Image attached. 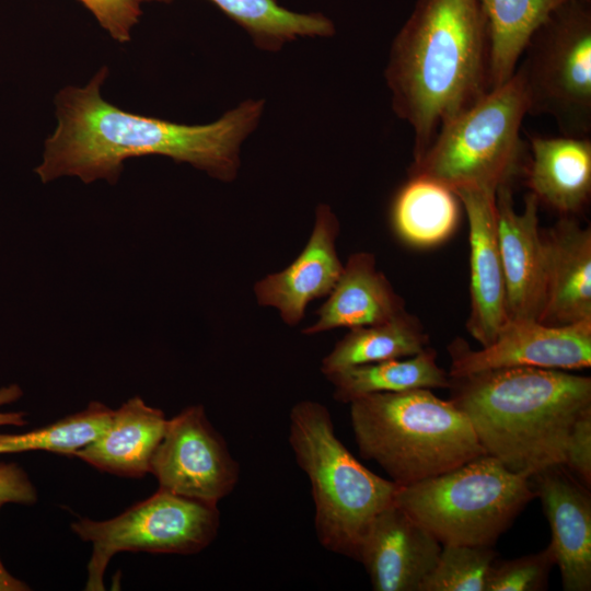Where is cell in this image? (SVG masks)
<instances>
[{
  "label": "cell",
  "mask_w": 591,
  "mask_h": 591,
  "mask_svg": "<svg viewBox=\"0 0 591 591\" xmlns=\"http://www.w3.org/2000/svg\"><path fill=\"white\" fill-rule=\"evenodd\" d=\"M338 232L339 223L331 208L318 206L312 234L300 255L283 270L255 285L258 303L276 308L288 325L298 324L308 303L327 296L343 271L335 247Z\"/></svg>",
  "instance_id": "16"
},
{
  "label": "cell",
  "mask_w": 591,
  "mask_h": 591,
  "mask_svg": "<svg viewBox=\"0 0 591 591\" xmlns=\"http://www.w3.org/2000/svg\"><path fill=\"white\" fill-rule=\"evenodd\" d=\"M448 389L485 454L530 478L564 465L569 432L591 409V378L564 370H487L451 378Z\"/></svg>",
  "instance_id": "3"
},
{
  "label": "cell",
  "mask_w": 591,
  "mask_h": 591,
  "mask_svg": "<svg viewBox=\"0 0 591 591\" xmlns=\"http://www.w3.org/2000/svg\"><path fill=\"white\" fill-rule=\"evenodd\" d=\"M555 557L549 546L535 554L495 561L486 591H542L547 589Z\"/></svg>",
  "instance_id": "28"
},
{
  "label": "cell",
  "mask_w": 591,
  "mask_h": 591,
  "mask_svg": "<svg viewBox=\"0 0 591 591\" xmlns=\"http://www.w3.org/2000/svg\"><path fill=\"white\" fill-rule=\"evenodd\" d=\"M171 2L173 0H137ZM233 22L243 27L255 45L278 50L302 36H331L334 23L322 13H299L281 7L277 0H209Z\"/></svg>",
  "instance_id": "25"
},
{
  "label": "cell",
  "mask_w": 591,
  "mask_h": 591,
  "mask_svg": "<svg viewBox=\"0 0 591 591\" xmlns=\"http://www.w3.org/2000/svg\"><path fill=\"white\" fill-rule=\"evenodd\" d=\"M106 74L103 67L85 86H67L56 95L58 124L35 169L43 183L77 176L84 183L114 184L124 161L142 155L186 162L225 182L235 177L240 146L257 126L263 101L242 102L210 124H177L106 102L101 95Z\"/></svg>",
  "instance_id": "1"
},
{
  "label": "cell",
  "mask_w": 591,
  "mask_h": 591,
  "mask_svg": "<svg viewBox=\"0 0 591 591\" xmlns=\"http://www.w3.org/2000/svg\"><path fill=\"white\" fill-rule=\"evenodd\" d=\"M112 414L104 404L91 402L85 409L49 426L19 434L0 433V454L43 450L74 456L104 432Z\"/></svg>",
  "instance_id": "26"
},
{
  "label": "cell",
  "mask_w": 591,
  "mask_h": 591,
  "mask_svg": "<svg viewBox=\"0 0 591 591\" xmlns=\"http://www.w3.org/2000/svg\"><path fill=\"white\" fill-rule=\"evenodd\" d=\"M166 422L161 409L135 396L113 410L104 432L78 450L74 456L103 472L142 477L150 473Z\"/></svg>",
  "instance_id": "20"
},
{
  "label": "cell",
  "mask_w": 591,
  "mask_h": 591,
  "mask_svg": "<svg viewBox=\"0 0 591 591\" xmlns=\"http://www.w3.org/2000/svg\"><path fill=\"white\" fill-rule=\"evenodd\" d=\"M541 233L545 285L538 322L563 326L591 320V228L560 217Z\"/></svg>",
  "instance_id": "17"
},
{
  "label": "cell",
  "mask_w": 591,
  "mask_h": 591,
  "mask_svg": "<svg viewBox=\"0 0 591 591\" xmlns=\"http://www.w3.org/2000/svg\"><path fill=\"white\" fill-rule=\"evenodd\" d=\"M528 114L548 115L560 135L591 134V0H565L530 37L515 68Z\"/></svg>",
  "instance_id": "8"
},
{
  "label": "cell",
  "mask_w": 591,
  "mask_h": 591,
  "mask_svg": "<svg viewBox=\"0 0 591 591\" xmlns=\"http://www.w3.org/2000/svg\"><path fill=\"white\" fill-rule=\"evenodd\" d=\"M429 346L421 322L406 310L384 323L351 328L322 360L324 375L354 366L413 357Z\"/></svg>",
  "instance_id": "23"
},
{
  "label": "cell",
  "mask_w": 591,
  "mask_h": 591,
  "mask_svg": "<svg viewBox=\"0 0 591 591\" xmlns=\"http://www.w3.org/2000/svg\"><path fill=\"white\" fill-rule=\"evenodd\" d=\"M442 545L394 502L371 522L359 559L374 591H419Z\"/></svg>",
  "instance_id": "14"
},
{
  "label": "cell",
  "mask_w": 591,
  "mask_h": 591,
  "mask_svg": "<svg viewBox=\"0 0 591 591\" xmlns=\"http://www.w3.org/2000/svg\"><path fill=\"white\" fill-rule=\"evenodd\" d=\"M288 441L311 484L321 545L358 561L371 522L394 502L398 485L374 474L350 453L321 403L301 401L293 405Z\"/></svg>",
  "instance_id": "5"
},
{
  "label": "cell",
  "mask_w": 591,
  "mask_h": 591,
  "mask_svg": "<svg viewBox=\"0 0 591 591\" xmlns=\"http://www.w3.org/2000/svg\"><path fill=\"white\" fill-rule=\"evenodd\" d=\"M349 405L360 455L376 462L398 486L485 454L465 414L429 389L372 393Z\"/></svg>",
  "instance_id": "4"
},
{
  "label": "cell",
  "mask_w": 591,
  "mask_h": 591,
  "mask_svg": "<svg viewBox=\"0 0 591 591\" xmlns=\"http://www.w3.org/2000/svg\"><path fill=\"white\" fill-rule=\"evenodd\" d=\"M523 172L529 193L560 217L579 213L591 196L590 137L528 135Z\"/></svg>",
  "instance_id": "18"
},
{
  "label": "cell",
  "mask_w": 591,
  "mask_h": 591,
  "mask_svg": "<svg viewBox=\"0 0 591 591\" xmlns=\"http://www.w3.org/2000/svg\"><path fill=\"white\" fill-rule=\"evenodd\" d=\"M548 521L551 547L565 591L591 590V497L565 466L533 476Z\"/></svg>",
  "instance_id": "15"
},
{
  "label": "cell",
  "mask_w": 591,
  "mask_h": 591,
  "mask_svg": "<svg viewBox=\"0 0 591 591\" xmlns=\"http://www.w3.org/2000/svg\"><path fill=\"white\" fill-rule=\"evenodd\" d=\"M22 395L21 389L13 384L0 389V406L4 404L12 403L16 401ZM25 413L23 412H13V413H0V426H24L27 421L25 420Z\"/></svg>",
  "instance_id": "32"
},
{
  "label": "cell",
  "mask_w": 591,
  "mask_h": 591,
  "mask_svg": "<svg viewBox=\"0 0 591 591\" xmlns=\"http://www.w3.org/2000/svg\"><path fill=\"white\" fill-rule=\"evenodd\" d=\"M528 100L519 74L489 90L444 123L416 158L408 176L438 181L453 192H495L522 176L529 149L520 135Z\"/></svg>",
  "instance_id": "6"
},
{
  "label": "cell",
  "mask_w": 591,
  "mask_h": 591,
  "mask_svg": "<svg viewBox=\"0 0 591 591\" xmlns=\"http://www.w3.org/2000/svg\"><path fill=\"white\" fill-rule=\"evenodd\" d=\"M448 351L451 378L517 367L581 370L591 367V320L563 326L508 320L491 344L472 349L456 337Z\"/></svg>",
  "instance_id": "11"
},
{
  "label": "cell",
  "mask_w": 591,
  "mask_h": 591,
  "mask_svg": "<svg viewBox=\"0 0 591 591\" xmlns=\"http://www.w3.org/2000/svg\"><path fill=\"white\" fill-rule=\"evenodd\" d=\"M325 376L334 385V397L347 404L372 393L448 389L451 381L437 363V351L429 346L407 359L354 366Z\"/></svg>",
  "instance_id": "22"
},
{
  "label": "cell",
  "mask_w": 591,
  "mask_h": 591,
  "mask_svg": "<svg viewBox=\"0 0 591 591\" xmlns=\"http://www.w3.org/2000/svg\"><path fill=\"white\" fill-rule=\"evenodd\" d=\"M97 20L99 24L119 43L130 40L131 30L141 16L137 0H78Z\"/></svg>",
  "instance_id": "29"
},
{
  "label": "cell",
  "mask_w": 591,
  "mask_h": 591,
  "mask_svg": "<svg viewBox=\"0 0 591 591\" xmlns=\"http://www.w3.org/2000/svg\"><path fill=\"white\" fill-rule=\"evenodd\" d=\"M565 0H479L489 36V90L507 82L534 31Z\"/></svg>",
  "instance_id": "24"
},
{
  "label": "cell",
  "mask_w": 591,
  "mask_h": 591,
  "mask_svg": "<svg viewBox=\"0 0 591 591\" xmlns=\"http://www.w3.org/2000/svg\"><path fill=\"white\" fill-rule=\"evenodd\" d=\"M496 556L491 546L442 545L419 591H486Z\"/></svg>",
  "instance_id": "27"
},
{
  "label": "cell",
  "mask_w": 591,
  "mask_h": 591,
  "mask_svg": "<svg viewBox=\"0 0 591 591\" xmlns=\"http://www.w3.org/2000/svg\"><path fill=\"white\" fill-rule=\"evenodd\" d=\"M583 486H591V409L573 424L565 448L564 465Z\"/></svg>",
  "instance_id": "30"
},
{
  "label": "cell",
  "mask_w": 591,
  "mask_h": 591,
  "mask_svg": "<svg viewBox=\"0 0 591 591\" xmlns=\"http://www.w3.org/2000/svg\"><path fill=\"white\" fill-rule=\"evenodd\" d=\"M461 201L447 185L425 177L408 176L391 208L396 234L406 244L428 248L447 241L456 230Z\"/></svg>",
  "instance_id": "21"
},
{
  "label": "cell",
  "mask_w": 591,
  "mask_h": 591,
  "mask_svg": "<svg viewBox=\"0 0 591 591\" xmlns=\"http://www.w3.org/2000/svg\"><path fill=\"white\" fill-rule=\"evenodd\" d=\"M498 242L506 283L508 320L538 321L544 302L545 250L538 224L540 202L528 193L514 209L511 185L496 190Z\"/></svg>",
  "instance_id": "12"
},
{
  "label": "cell",
  "mask_w": 591,
  "mask_h": 591,
  "mask_svg": "<svg viewBox=\"0 0 591 591\" xmlns=\"http://www.w3.org/2000/svg\"><path fill=\"white\" fill-rule=\"evenodd\" d=\"M30 590L23 581L13 577L3 566L0 558V591H24Z\"/></svg>",
  "instance_id": "33"
},
{
  "label": "cell",
  "mask_w": 591,
  "mask_h": 591,
  "mask_svg": "<svg viewBox=\"0 0 591 591\" xmlns=\"http://www.w3.org/2000/svg\"><path fill=\"white\" fill-rule=\"evenodd\" d=\"M454 193L464 208L470 232L471 301L466 329L484 347L495 340L508 322L496 193L482 189H459Z\"/></svg>",
  "instance_id": "13"
},
{
  "label": "cell",
  "mask_w": 591,
  "mask_h": 591,
  "mask_svg": "<svg viewBox=\"0 0 591 591\" xmlns=\"http://www.w3.org/2000/svg\"><path fill=\"white\" fill-rule=\"evenodd\" d=\"M219 526L218 503L161 488L113 519H79L71 523L72 531L92 544L85 590H104V572L117 553H199L216 538Z\"/></svg>",
  "instance_id": "9"
},
{
  "label": "cell",
  "mask_w": 591,
  "mask_h": 591,
  "mask_svg": "<svg viewBox=\"0 0 591 591\" xmlns=\"http://www.w3.org/2000/svg\"><path fill=\"white\" fill-rule=\"evenodd\" d=\"M150 473L161 489L218 503L234 490L240 466L204 407L192 405L167 419Z\"/></svg>",
  "instance_id": "10"
},
{
  "label": "cell",
  "mask_w": 591,
  "mask_h": 591,
  "mask_svg": "<svg viewBox=\"0 0 591 591\" xmlns=\"http://www.w3.org/2000/svg\"><path fill=\"white\" fill-rule=\"evenodd\" d=\"M404 299L376 268L372 253L349 256L343 271L317 311L315 324L303 329L313 335L337 327L349 329L384 323L405 311Z\"/></svg>",
  "instance_id": "19"
},
{
  "label": "cell",
  "mask_w": 591,
  "mask_h": 591,
  "mask_svg": "<svg viewBox=\"0 0 591 591\" xmlns=\"http://www.w3.org/2000/svg\"><path fill=\"white\" fill-rule=\"evenodd\" d=\"M536 497L530 477L483 454L445 473L398 486L394 503L441 545L493 547Z\"/></svg>",
  "instance_id": "7"
},
{
  "label": "cell",
  "mask_w": 591,
  "mask_h": 591,
  "mask_svg": "<svg viewBox=\"0 0 591 591\" xmlns=\"http://www.w3.org/2000/svg\"><path fill=\"white\" fill-rule=\"evenodd\" d=\"M37 491L25 471L16 463L0 462V508L8 502L32 505Z\"/></svg>",
  "instance_id": "31"
},
{
  "label": "cell",
  "mask_w": 591,
  "mask_h": 591,
  "mask_svg": "<svg viewBox=\"0 0 591 591\" xmlns=\"http://www.w3.org/2000/svg\"><path fill=\"white\" fill-rule=\"evenodd\" d=\"M395 114L414 134L413 158L440 127L489 91V36L479 0H416L384 72Z\"/></svg>",
  "instance_id": "2"
}]
</instances>
